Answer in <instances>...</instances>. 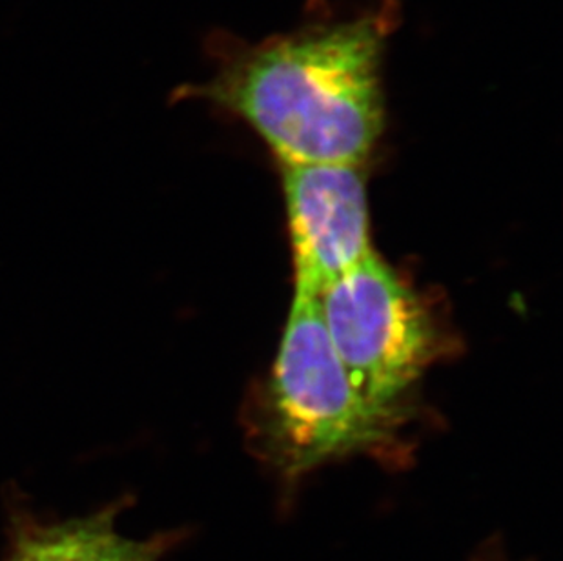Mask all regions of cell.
<instances>
[{
  "mask_svg": "<svg viewBox=\"0 0 563 561\" xmlns=\"http://www.w3.org/2000/svg\"><path fill=\"white\" fill-rule=\"evenodd\" d=\"M399 24V0H312L298 26L257 43L212 32L213 74L174 97L245 122L282 165H365L387 121L383 63Z\"/></svg>",
  "mask_w": 563,
  "mask_h": 561,
  "instance_id": "cell-1",
  "label": "cell"
},
{
  "mask_svg": "<svg viewBox=\"0 0 563 561\" xmlns=\"http://www.w3.org/2000/svg\"><path fill=\"white\" fill-rule=\"evenodd\" d=\"M407 421L357 393L330 343L318 297L296 294L251 429L260 460L285 487L351 455L401 461Z\"/></svg>",
  "mask_w": 563,
  "mask_h": 561,
  "instance_id": "cell-2",
  "label": "cell"
},
{
  "mask_svg": "<svg viewBox=\"0 0 563 561\" xmlns=\"http://www.w3.org/2000/svg\"><path fill=\"white\" fill-rule=\"evenodd\" d=\"M330 343L365 399L409 416L407 394L440 349L420 297L371 252L318 296Z\"/></svg>",
  "mask_w": 563,
  "mask_h": 561,
  "instance_id": "cell-3",
  "label": "cell"
},
{
  "mask_svg": "<svg viewBox=\"0 0 563 561\" xmlns=\"http://www.w3.org/2000/svg\"><path fill=\"white\" fill-rule=\"evenodd\" d=\"M362 166L283 165L296 294L318 297L373 252Z\"/></svg>",
  "mask_w": 563,
  "mask_h": 561,
  "instance_id": "cell-4",
  "label": "cell"
},
{
  "mask_svg": "<svg viewBox=\"0 0 563 561\" xmlns=\"http://www.w3.org/2000/svg\"><path fill=\"white\" fill-rule=\"evenodd\" d=\"M21 561H148L157 546L126 540L113 527V514L38 527L22 536L15 551Z\"/></svg>",
  "mask_w": 563,
  "mask_h": 561,
  "instance_id": "cell-5",
  "label": "cell"
},
{
  "mask_svg": "<svg viewBox=\"0 0 563 561\" xmlns=\"http://www.w3.org/2000/svg\"><path fill=\"white\" fill-rule=\"evenodd\" d=\"M10 561H21V558L16 557V554H13Z\"/></svg>",
  "mask_w": 563,
  "mask_h": 561,
  "instance_id": "cell-6",
  "label": "cell"
},
{
  "mask_svg": "<svg viewBox=\"0 0 563 561\" xmlns=\"http://www.w3.org/2000/svg\"><path fill=\"white\" fill-rule=\"evenodd\" d=\"M157 558H159V557L152 558V560H148V561H157Z\"/></svg>",
  "mask_w": 563,
  "mask_h": 561,
  "instance_id": "cell-7",
  "label": "cell"
}]
</instances>
